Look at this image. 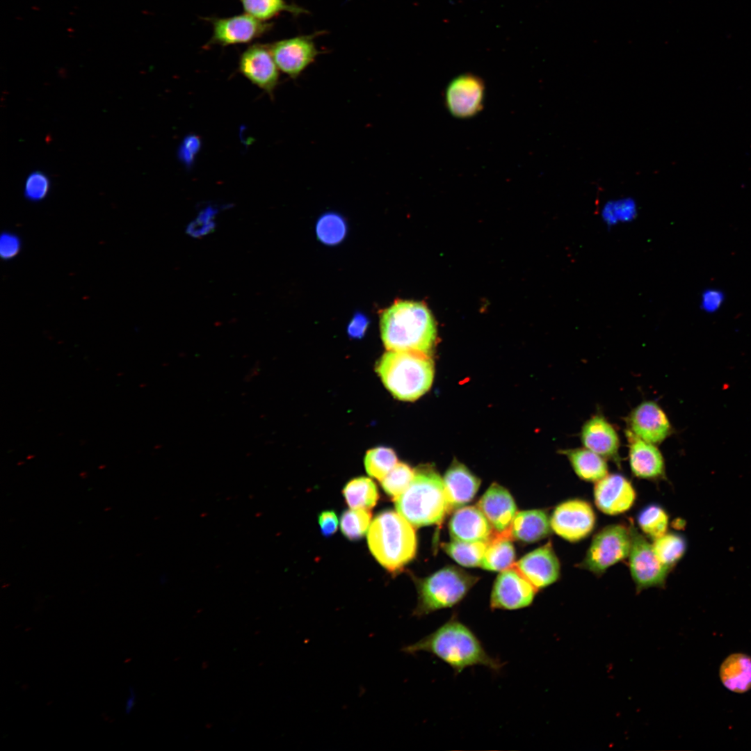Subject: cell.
<instances>
[{
    "mask_svg": "<svg viewBox=\"0 0 751 751\" xmlns=\"http://www.w3.org/2000/svg\"><path fill=\"white\" fill-rule=\"evenodd\" d=\"M593 496L595 504L603 513L616 515L631 509L636 499L631 483L620 474H607L596 482Z\"/></svg>",
    "mask_w": 751,
    "mask_h": 751,
    "instance_id": "15",
    "label": "cell"
},
{
    "mask_svg": "<svg viewBox=\"0 0 751 751\" xmlns=\"http://www.w3.org/2000/svg\"><path fill=\"white\" fill-rule=\"evenodd\" d=\"M652 546L660 561L671 570L684 556L686 543L681 535L666 533L654 539Z\"/></svg>",
    "mask_w": 751,
    "mask_h": 751,
    "instance_id": "30",
    "label": "cell"
},
{
    "mask_svg": "<svg viewBox=\"0 0 751 751\" xmlns=\"http://www.w3.org/2000/svg\"><path fill=\"white\" fill-rule=\"evenodd\" d=\"M346 231L345 220L337 213H325L317 220L316 235L324 244L332 245L339 243L344 239Z\"/></svg>",
    "mask_w": 751,
    "mask_h": 751,
    "instance_id": "33",
    "label": "cell"
},
{
    "mask_svg": "<svg viewBox=\"0 0 751 751\" xmlns=\"http://www.w3.org/2000/svg\"><path fill=\"white\" fill-rule=\"evenodd\" d=\"M510 531L496 532L487 542L481 567L490 571H503L513 566L515 550Z\"/></svg>",
    "mask_w": 751,
    "mask_h": 751,
    "instance_id": "25",
    "label": "cell"
},
{
    "mask_svg": "<svg viewBox=\"0 0 751 751\" xmlns=\"http://www.w3.org/2000/svg\"><path fill=\"white\" fill-rule=\"evenodd\" d=\"M631 544L629 526L622 524L608 525L593 536L579 567L600 576L628 557Z\"/></svg>",
    "mask_w": 751,
    "mask_h": 751,
    "instance_id": "7",
    "label": "cell"
},
{
    "mask_svg": "<svg viewBox=\"0 0 751 751\" xmlns=\"http://www.w3.org/2000/svg\"><path fill=\"white\" fill-rule=\"evenodd\" d=\"M443 483L450 512L473 499L480 487L481 480L465 465L454 459L444 474Z\"/></svg>",
    "mask_w": 751,
    "mask_h": 751,
    "instance_id": "22",
    "label": "cell"
},
{
    "mask_svg": "<svg viewBox=\"0 0 751 751\" xmlns=\"http://www.w3.org/2000/svg\"><path fill=\"white\" fill-rule=\"evenodd\" d=\"M376 370L385 387L401 401L418 399L433 381V361L421 353L388 350L378 360Z\"/></svg>",
    "mask_w": 751,
    "mask_h": 751,
    "instance_id": "3",
    "label": "cell"
},
{
    "mask_svg": "<svg viewBox=\"0 0 751 751\" xmlns=\"http://www.w3.org/2000/svg\"><path fill=\"white\" fill-rule=\"evenodd\" d=\"M484 91V83L480 78L470 74L460 75L447 86L445 104L455 117H472L483 108Z\"/></svg>",
    "mask_w": 751,
    "mask_h": 751,
    "instance_id": "14",
    "label": "cell"
},
{
    "mask_svg": "<svg viewBox=\"0 0 751 751\" xmlns=\"http://www.w3.org/2000/svg\"><path fill=\"white\" fill-rule=\"evenodd\" d=\"M631 544L628 556L629 567L638 592L649 588L664 586L670 570L658 558L651 544L631 524Z\"/></svg>",
    "mask_w": 751,
    "mask_h": 751,
    "instance_id": "8",
    "label": "cell"
},
{
    "mask_svg": "<svg viewBox=\"0 0 751 751\" xmlns=\"http://www.w3.org/2000/svg\"><path fill=\"white\" fill-rule=\"evenodd\" d=\"M633 206L628 202L607 206L603 211V218L608 225H613L620 222L631 220L635 216Z\"/></svg>",
    "mask_w": 751,
    "mask_h": 751,
    "instance_id": "38",
    "label": "cell"
},
{
    "mask_svg": "<svg viewBox=\"0 0 751 751\" xmlns=\"http://www.w3.org/2000/svg\"><path fill=\"white\" fill-rule=\"evenodd\" d=\"M444 551L458 564L465 567L480 566L487 547V542H467L453 540L443 543Z\"/></svg>",
    "mask_w": 751,
    "mask_h": 751,
    "instance_id": "29",
    "label": "cell"
},
{
    "mask_svg": "<svg viewBox=\"0 0 751 751\" xmlns=\"http://www.w3.org/2000/svg\"><path fill=\"white\" fill-rule=\"evenodd\" d=\"M477 507L496 532L510 531L517 514V507L510 492L494 483L484 493Z\"/></svg>",
    "mask_w": 751,
    "mask_h": 751,
    "instance_id": "20",
    "label": "cell"
},
{
    "mask_svg": "<svg viewBox=\"0 0 751 751\" xmlns=\"http://www.w3.org/2000/svg\"><path fill=\"white\" fill-rule=\"evenodd\" d=\"M478 578L454 566L446 567L417 583V604L412 615L423 617L462 601Z\"/></svg>",
    "mask_w": 751,
    "mask_h": 751,
    "instance_id": "6",
    "label": "cell"
},
{
    "mask_svg": "<svg viewBox=\"0 0 751 751\" xmlns=\"http://www.w3.org/2000/svg\"><path fill=\"white\" fill-rule=\"evenodd\" d=\"M629 430L639 438L659 444L672 433L670 422L654 401H646L640 403L629 414Z\"/></svg>",
    "mask_w": 751,
    "mask_h": 751,
    "instance_id": "16",
    "label": "cell"
},
{
    "mask_svg": "<svg viewBox=\"0 0 751 751\" xmlns=\"http://www.w3.org/2000/svg\"><path fill=\"white\" fill-rule=\"evenodd\" d=\"M218 209L207 207L202 209L197 217L188 223L186 232L191 237L198 239L210 234L216 227L215 217Z\"/></svg>",
    "mask_w": 751,
    "mask_h": 751,
    "instance_id": "37",
    "label": "cell"
},
{
    "mask_svg": "<svg viewBox=\"0 0 751 751\" xmlns=\"http://www.w3.org/2000/svg\"><path fill=\"white\" fill-rule=\"evenodd\" d=\"M314 38V35H299L268 44L279 70L297 79L319 54Z\"/></svg>",
    "mask_w": 751,
    "mask_h": 751,
    "instance_id": "11",
    "label": "cell"
},
{
    "mask_svg": "<svg viewBox=\"0 0 751 751\" xmlns=\"http://www.w3.org/2000/svg\"><path fill=\"white\" fill-rule=\"evenodd\" d=\"M720 677L729 691L742 693L751 688V657L735 653L727 657L720 665Z\"/></svg>",
    "mask_w": 751,
    "mask_h": 751,
    "instance_id": "26",
    "label": "cell"
},
{
    "mask_svg": "<svg viewBox=\"0 0 751 751\" xmlns=\"http://www.w3.org/2000/svg\"><path fill=\"white\" fill-rule=\"evenodd\" d=\"M397 460L392 449L379 446L369 450L364 462L368 474L381 481L395 467Z\"/></svg>",
    "mask_w": 751,
    "mask_h": 751,
    "instance_id": "32",
    "label": "cell"
},
{
    "mask_svg": "<svg viewBox=\"0 0 751 751\" xmlns=\"http://www.w3.org/2000/svg\"><path fill=\"white\" fill-rule=\"evenodd\" d=\"M135 702H136L135 691H134V689L133 688L130 687L129 688V696L128 697L127 700H126V703H125V713L127 715H129L131 712V711H132V709H133V708H134V706L135 705Z\"/></svg>",
    "mask_w": 751,
    "mask_h": 751,
    "instance_id": "44",
    "label": "cell"
},
{
    "mask_svg": "<svg viewBox=\"0 0 751 751\" xmlns=\"http://www.w3.org/2000/svg\"><path fill=\"white\" fill-rule=\"evenodd\" d=\"M343 495L350 508L369 510L378 499V488L374 482L366 477H358L346 483Z\"/></svg>",
    "mask_w": 751,
    "mask_h": 751,
    "instance_id": "27",
    "label": "cell"
},
{
    "mask_svg": "<svg viewBox=\"0 0 751 751\" xmlns=\"http://www.w3.org/2000/svg\"><path fill=\"white\" fill-rule=\"evenodd\" d=\"M239 70L252 83L273 95L280 74L268 44L248 46L239 57Z\"/></svg>",
    "mask_w": 751,
    "mask_h": 751,
    "instance_id": "13",
    "label": "cell"
},
{
    "mask_svg": "<svg viewBox=\"0 0 751 751\" xmlns=\"http://www.w3.org/2000/svg\"><path fill=\"white\" fill-rule=\"evenodd\" d=\"M414 476V470L406 463H397L383 478L381 485L385 493L394 501L408 487Z\"/></svg>",
    "mask_w": 751,
    "mask_h": 751,
    "instance_id": "35",
    "label": "cell"
},
{
    "mask_svg": "<svg viewBox=\"0 0 751 751\" xmlns=\"http://www.w3.org/2000/svg\"><path fill=\"white\" fill-rule=\"evenodd\" d=\"M636 520L641 531L653 540L667 533L668 515L657 504H650L643 508L638 514Z\"/></svg>",
    "mask_w": 751,
    "mask_h": 751,
    "instance_id": "31",
    "label": "cell"
},
{
    "mask_svg": "<svg viewBox=\"0 0 751 751\" xmlns=\"http://www.w3.org/2000/svg\"><path fill=\"white\" fill-rule=\"evenodd\" d=\"M450 535L454 540L467 542H487L494 531L478 507L458 508L449 524Z\"/></svg>",
    "mask_w": 751,
    "mask_h": 751,
    "instance_id": "21",
    "label": "cell"
},
{
    "mask_svg": "<svg viewBox=\"0 0 751 751\" xmlns=\"http://www.w3.org/2000/svg\"><path fill=\"white\" fill-rule=\"evenodd\" d=\"M245 13L261 20H268L282 13H289L294 16L307 13V11L286 0H239Z\"/></svg>",
    "mask_w": 751,
    "mask_h": 751,
    "instance_id": "28",
    "label": "cell"
},
{
    "mask_svg": "<svg viewBox=\"0 0 751 751\" xmlns=\"http://www.w3.org/2000/svg\"><path fill=\"white\" fill-rule=\"evenodd\" d=\"M571 466L581 479L588 482H597L608 474V465L605 458L586 447L561 450Z\"/></svg>",
    "mask_w": 751,
    "mask_h": 751,
    "instance_id": "24",
    "label": "cell"
},
{
    "mask_svg": "<svg viewBox=\"0 0 751 751\" xmlns=\"http://www.w3.org/2000/svg\"><path fill=\"white\" fill-rule=\"evenodd\" d=\"M212 35L207 45L223 47L251 42L266 34L273 24L243 13L228 17H209Z\"/></svg>",
    "mask_w": 751,
    "mask_h": 751,
    "instance_id": "10",
    "label": "cell"
},
{
    "mask_svg": "<svg viewBox=\"0 0 751 751\" xmlns=\"http://www.w3.org/2000/svg\"><path fill=\"white\" fill-rule=\"evenodd\" d=\"M371 512L366 509H354L344 511L340 519L343 534L350 540L362 538L370 526Z\"/></svg>",
    "mask_w": 751,
    "mask_h": 751,
    "instance_id": "34",
    "label": "cell"
},
{
    "mask_svg": "<svg viewBox=\"0 0 751 751\" xmlns=\"http://www.w3.org/2000/svg\"><path fill=\"white\" fill-rule=\"evenodd\" d=\"M551 529L571 542L586 538L596 525V515L586 500L572 499L558 505L550 518Z\"/></svg>",
    "mask_w": 751,
    "mask_h": 751,
    "instance_id": "9",
    "label": "cell"
},
{
    "mask_svg": "<svg viewBox=\"0 0 751 751\" xmlns=\"http://www.w3.org/2000/svg\"><path fill=\"white\" fill-rule=\"evenodd\" d=\"M50 187V179L45 172L40 170L33 171L26 179L24 195L29 201L39 202L47 197Z\"/></svg>",
    "mask_w": 751,
    "mask_h": 751,
    "instance_id": "36",
    "label": "cell"
},
{
    "mask_svg": "<svg viewBox=\"0 0 751 751\" xmlns=\"http://www.w3.org/2000/svg\"><path fill=\"white\" fill-rule=\"evenodd\" d=\"M538 589L514 567L498 575L490 596L492 610H517L530 606Z\"/></svg>",
    "mask_w": 751,
    "mask_h": 751,
    "instance_id": "12",
    "label": "cell"
},
{
    "mask_svg": "<svg viewBox=\"0 0 751 751\" xmlns=\"http://www.w3.org/2000/svg\"><path fill=\"white\" fill-rule=\"evenodd\" d=\"M199 139L195 136H188L184 140L179 155L184 161L189 163L193 159V156L199 150Z\"/></svg>",
    "mask_w": 751,
    "mask_h": 751,
    "instance_id": "43",
    "label": "cell"
},
{
    "mask_svg": "<svg viewBox=\"0 0 751 751\" xmlns=\"http://www.w3.org/2000/svg\"><path fill=\"white\" fill-rule=\"evenodd\" d=\"M580 437L584 447L620 465L619 435L603 416L596 414L587 420L581 428Z\"/></svg>",
    "mask_w": 751,
    "mask_h": 751,
    "instance_id": "19",
    "label": "cell"
},
{
    "mask_svg": "<svg viewBox=\"0 0 751 751\" xmlns=\"http://www.w3.org/2000/svg\"><path fill=\"white\" fill-rule=\"evenodd\" d=\"M725 294L716 288H708L701 295L700 307L703 312L713 314L718 312L723 305Z\"/></svg>",
    "mask_w": 751,
    "mask_h": 751,
    "instance_id": "39",
    "label": "cell"
},
{
    "mask_svg": "<svg viewBox=\"0 0 751 751\" xmlns=\"http://www.w3.org/2000/svg\"><path fill=\"white\" fill-rule=\"evenodd\" d=\"M402 651L408 654L430 653L448 664L456 675L475 665L499 672L504 665L486 652L475 633L456 615Z\"/></svg>",
    "mask_w": 751,
    "mask_h": 751,
    "instance_id": "1",
    "label": "cell"
},
{
    "mask_svg": "<svg viewBox=\"0 0 751 751\" xmlns=\"http://www.w3.org/2000/svg\"><path fill=\"white\" fill-rule=\"evenodd\" d=\"M22 242L15 233L6 232L0 239V255L2 259L9 260L18 255L21 250Z\"/></svg>",
    "mask_w": 751,
    "mask_h": 751,
    "instance_id": "40",
    "label": "cell"
},
{
    "mask_svg": "<svg viewBox=\"0 0 751 751\" xmlns=\"http://www.w3.org/2000/svg\"><path fill=\"white\" fill-rule=\"evenodd\" d=\"M629 462L632 474L638 478L656 481L665 478V461L656 444L647 442L629 429L626 430Z\"/></svg>",
    "mask_w": 751,
    "mask_h": 751,
    "instance_id": "18",
    "label": "cell"
},
{
    "mask_svg": "<svg viewBox=\"0 0 751 751\" xmlns=\"http://www.w3.org/2000/svg\"><path fill=\"white\" fill-rule=\"evenodd\" d=\"M381 338L388 350L429 355L436 338V327L422 302L396 300L380 315Z\"/></svg>",
    "mask_w": 751,
    "mask_h": 751,
    "instance_id": "2",
    "label": "cell"
},
{
    "mask_svg": "<svg viewBox=\"0 0 751 751\" xmlns=\"http://www.w3.org/2000/svg\"><path fill=\"white\" fill-rule=\"evenodd\" d=\"M318 524L322 534L329 537L337 530L338 519L332 510H325L318 515Z\"/></svg>",
    "mask_w": 751,
    "mask_h": 751,
    "instance_id": "42",
    "label": "cell"
},
{
    "mask_svg": "<svg viewBox=\"0 0 751 751\" xmlns=\"http://www.w3.org/2000/svg\"><path fill=\"white\" fill-rule=\"evenodd\" d=\"M395 502L397 512L417 528L439 524L449 512L443 479L430 467L414 470L410 485Z\"/></svg>",
    "mask_w": 751,
    "mask_h": 751,
    "instance_id": "5",
    "label": "cell"
},
{
    "mask_svg": "<svg viewBox=\"0 0 751 751\" xmlns=\"http://www.w3.org/2000/svg\"><path fill=\"white\" fill-rule=\"evenodd\" d=\"M369 323L366 316L360 313L355 314L347 327L348 336L352 339H362L366 332Z\"/></svg>",
    "mask_w": 751,
    "mask_h": 751,
    "instance_id": "41",
    "label": "cell"
},
{
    "mask_svg": "<svg viewBox=\"0 0 751 751\" xmlns=\"http://www.w3.org/2000/svg\"><path fill=\"white\" fill-rule=\"evenodd\" d=\"M512 567L538 590L556 582L560 572L551 542L527 554Z\"/></svg>",
    "mask_w": 751,
    "mask_h": 751,
    "instance_id": "17",
    "label": "cell"
},
{
    "mask_svg": "<svg viewBox=\"0 0 751 751\" xmlns=\"http://www.w3.org/2000/svg\"><path fill=\"white\" fill-rule=\"evenodd\" d=\"M367 542L376 559L391 572L402 569L417 551L414 526L391 510L383 511L374 518L369 528Z\"/></svg>",
    "mask_w": 751,
    "mask_h": 751,
    "instance_id": "4",
    "label": "cell"
},
{
    "mask_svg": "<svg viewBox=\"0 0 751 751\" xmlns=\"http://www.w3.org/2000/svg\"><path fill=\"white\" fill-rule=\"evenodd\" d=\"M551 527L547 514L542 510L517 512L510 532L512 538L524 542H535L548 536Z\"/></svg>",
    "mask_w": 751,
    "mask_h": 751,
    "instance_id": "23",
    "label": "cell"
}]
</instances>
